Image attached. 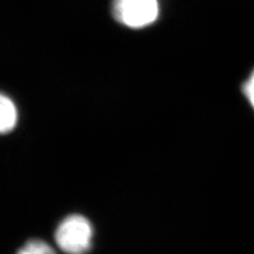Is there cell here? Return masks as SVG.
Segmentation results:
<instances>
[{"label":"cell","instance_id":"2","mask_svg":"<svg viewBox=\"0 0 254 254\" xmlns=\"http://www.w3.org/2000/svg\"><path fill=\"white\" fill-rule=\"evenodd\" d=\"M111 13L123 26L132 29L144 28L158 18V0H114Z\"/></svg>","mask_w":254,"mask_h":254},{"label":"cell","instance_id":"4","mask_svg":"<svg viewBox=\"0 0 254 254\" xmlns=\"http://www.w3.org/2000/svg\"><path fill=\"white\" fill-rule=\"evenodd\" d=\"M17 254H57V252L47 243L35 240L27 243Z\"/></svg>","mask_w":254,"mask_h":254},{"label":"cell","instance_id":"3","mask_svg":"<svg viewBox=\"0 0 254 254\" xmlns=\"http://www.w3.org/2000/svg\"><path fill=\"white\" fill-rule=\"evenodd\" d=\"M18 122V110L14 101L0 92V134L12 131Z\"/></svg>","mask_w":254,"mask_h":254},{"label":"cell","instance_id":"5","mask_svg":"<svg viewBox=\"0 0 254 254\" xmlns=\"http://www.w3.org/2000/svg\"><path fill=\"white\" fill-rule=\"evenodd\" d=\"M243 93L254 109V69L247 81L243 84Z\"/></svg>","mask_w":254,"mask_h":254},{"label":"cell","instance_id":"1","mask_svg":"<svg viewBox=\"0 0 254 254\" xmlns=\"http://www.w3.org/2000/svg\"><path fill=\"white\" fill-rule=\"evenodd\" d=\"M94 230L88 218L72 214L64 218L55 231V243L66 254H87L93 246Z\"/></svg>","mask_w":254,"mask_h":254}]
</instances>
